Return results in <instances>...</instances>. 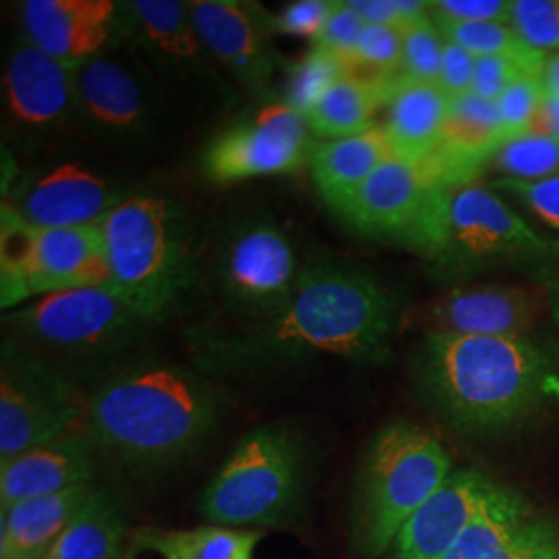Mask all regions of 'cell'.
Instances as JSON below:
<instances>
[{"label": "cell", "instance_id": "cell-1", "mask_svg": "<svg viewBox=\"0 0 559 559\" xmlns=\"http://www.w3.org/2000/svg\"><path fill=\"white\" fill-rule=\"evenodd\" d=\"M399 309L394 293L376 276L311 263L278 309L201 338L198 362L210 373H258L325 357L380 362L390 355Z\"/></svg>", "mask_w": 559, "mask_h": 559}, {"label": "cell", "instance_id": "cell-2", "mask_svg": "<svg viewBox=\"0 0 559 559\" xmlns=\"http://www.w3.org/2000/svg\"><path fill=\"white\" fill-rule=\"evenodd\" d=\"M420 394L454 429L500 433L559 404V367L528 336L429 332L415 357Z\"/></svg>", "mask_w": 559, "mask_h": 559}, {"label": "cell", "instance_id": "cell-3", "mask_svg": "<svg viewBox=\"0 0 559 559\" xmlns=\"http://www.w3.org/2000/svg\"><path fill=\"white\" fill-rule=\"evenodd\" d=\"M224 413L221 388L180 365L143 362L104 381L85 402L94 445L133 466H166L189 456Z\"/></svg>", "mask_w": 559, "mask_h": 559}, {"label": "cell", "instance_id": "cell-4", "mask_svg": "<svg viewBox=\"0 0 559 559\" xmlns=\"http://www.w3.org/2000/svg\"><path fill=\"white\" fill-rule=\"evenodd\" d=\"M110 284L145 320L173 309L198 274L189 226L173 201L133 195L100 222Z\"/></svg>", "mask_w": 559, "mask_h": 559}, {"label": "cell", "instance_id": "cell-5", "mask_svg": "<svg viewBox=\"0 0 559 559\" xmlns=\"http://www.w3.org/2000/svg\"><path fill=\"white\" fill-rule=\"evenodd\" d=\"M443 278L500 265L559 261V239L524 221L500 193L480 185L452 187L415 247Z\"/></svg>", "mask_w": 559, "mask_h": 559}, {"label": "cell", "instance_id": "cell-6", "mask_svg": "<svg viewBox=\"0 0 559 559\" xmlns=\"http://www.w3.org/2000/svg\"><path fill=\"white\" fill-rule=\"evenodd\" d=\"M307 489V452L299 436L267 425L240 440L201 496L205 519L226 528L278 526L300 510Z\"/></svg>", "mask_w": 559, "mask_h": 559}, {"label": "cell", "instance_id": "cell-7", "mask_svg": "<svg viewBox=\"0 0 559 559\" xmlns=\"http://www.w3.org/2000/svg\"><path fill=\"white\" fill-rule=\"evenodd\" d=\"M452 475V459L436 436L392 423L373 438L359 473L357 540L367 556L392 549L404 522Z\"/></svg>", "mask_w": 559, "mask_h": 559}, {"label": "cell", "instance_id": "cell-8", "mask_svg": "<svg viewBox=\"0 0 559 559\" xmlns=\"http://www.w3.org/2000/svg\"><path fill=\"white\" fill-rule=\"evenodd\" d=\"M110 282L100 224L41 228L2 205L0 305L20 307L34 297L100 286Z\"/></svg>", "mask_w": 559, "mask_h": 559}, {"label": "cell", "instance_id": "cell-9", "mask_svg": "<svg viewBox=\"0 0 559 559\" xmlns=\"http://www.w3.org/2000/svg\"><path fill=\"white\" fill-rule=\"evenodd\" d=\"M85 419L80 392L40 357L15 342L2 346L0 464L75 433Z\"/></svg>", "mask_w": 559, "mask_h": 559}, {"label": "cell", "instance_id": "cell-10", "mask_svg": "<svg viewBox=\"0 0 559 559\" xmlns=\"http://www.w3.org/2000/svg\"><path fill=\"white\" fill-rule=\"evenodd\" d=\"M4 321L21 338L41 348L98 355L122 346L147 320L108 282L44 297L11 311Z\"/></svg>", "mask_w": 559, "mask_h": 559}, {"label": "cell", "instance_id": "cell-11", "mask_svg": "<svg viewBox=\"0 0 559 559\" xmlns=\"http://www.w3.org/2000/svg\"><path fill=\"white\" fill-rule=\"evenodd\" d=\"M313 145L307 119L286 102H272L210 141L201 164L221 185L290 175L309 166Z\"/></svg>", "mask_w": 559, "mask_h": 559}, {"label": "cell", "instance_id": "cell-12", "mask_svg": "<svg viewBox=\"0 0 559 559\" xmlns=\"http://www.w3.org/2000/svg\"><path fill=\"white\" fill-rule=\"evenodd\" d=\"M305 267L293 240L276 224H240L224 242L218 260L222 293L237 307L261 318L295 293Z\"/></svg>", "mask_w": 559, "mask_h": 559}, {"label": "cell", "instance_id": "cell-13", "mask_svg": "<svg viewBox=\"0 0 559 559\" xmlns=\"http://www.w3.org/2000/svg\"><path fill=\"white\" fill-rule=\"evenodd\" d=\"M454 187L436 158H390L338 210L340 218L365 235L402 240L419 230L441 189Z\"/></svg>", "mask_w": 559, "mask_h": 559}, {"label": "cell", "instance_id": "cell-14", "mask_svg": "<svg viewBox=\"0 0 559 559\" xmlns=\"http://www.w3.org/2000/svg\"><path fill=\"white\" fill-rule=\"evenodd\" d=\"M127 195L81 162H64L27 182L7 207L41 228L98 226Z\"/></svg>", "mask_w": 559, "mask_h": 559}, {"label": "cell", "instance_id": "cell-15", "mask_svg": "<svg viewBox=\"0 0 559 559\" xmlns=\"http://www.w3.org/2000/svg\"><path fill=\"white\" fill-rule=\"evenodd\" d=\"M187 7L205 50L249 92L265 96L276 71L265 44L270 20L237 0H193Z\"/></svg>", "mask_w": 559, "mask_h": 559}, {"label": "cell", "instance_id": "cell-16", "mask_svg": "<svg viewBox=\"0 0 559 559\" xmlns=\"http://www.w3.org/2000/svg\"><path fill=\"white\" fill-rule=\"evenodd\" d=\"M493 480L460 468L404 522L392 543V559H443L479 512Z\"/></svg>", "mask_w": 559, "mask_h": 559}, {"label": "cell", "instance_id": "cell-17", "mask_svg": "<svg viewBox=\"0 0 559 559\" xmlns=\"http://www.w3.org/2000/svg\"><path fill=\"white\" fill-rule=\"evenodd\" d=\"M27 40L46 55L78 67L110 41L119 9L110 0H27L21 7Z\"/></svg>", "mask_w": 559, "mask_h": 559}, {"label": "cell", "instance_id": "cell-18", "mask_svg": "<svg viewBox=\"0 0 559 559\" xmlns=\"http://www.w3.org/2000/svg\"><path fill=\"white\" fill-rule=\"evenodd\" d=\"M96 475L94 441L71 433L0 464V512L20 501L55 496L92 483Z\"/></svg>", "mask_w": 559, "mask_h": 559}, {"label": "cell", "instance_id": "cell-19", "mask_svg": "<svg viewBox=\"0 0 559 559\" xmlns=\"http://www.w3.org/2000/svg\"><path fill=\"white\" fill-rule=\"evenodd\" d=\"M540 302L519 286L456 288L433 307L431 332L460 336H526L539 316Z\"/></svg>", "mask_w": 559, "mask_h": 559}, {"label": "cell", "instance_id": "cell-20", "mask_svg": "<svg viewBox=\"0 0 559 559\" xmlns=\"http://www.w3.org/2000/svg\"><path fill=\"white\" fill-rule=\"evenodd\" d=\"M73 69L46 55L34 41L20 44L4 71V98L11 119L29 129L59 122L75 104Z\"/></svg>", "mask_w": 559, "mask_h": 559}, {"label": "cell", "instance_id": "cell-21", "mask_svg": "<svg viewBox=\"0 0 559 559\" xmlns=\"http://www.w3.org/2000/svg\"><path fill=\"white\" fill-rule=\"evenodd\" d=\"M75 106L106 131L133 133L147 120L145 90L120 60L94 57L73 69Z\"/></svg>", "mask_w": 559, "mask_h": 559}, {"label": "cell", "instance_id": "cell-22", "mask_svg": "<svg viewBox=\"0 0 559 559\" xmlns=\"http://www.w3.org/2000/svg\"><path fill=\"white\" fill-rule=\"evenodd\" d=\"M452 98L438 83L394 78L385 98V133L394 156L427 160L440 150Z\"/></svg>", "mask_w": 559, "mask_h": 559}, {"label": "cell", "instance_id": "cell-23", "mask_svg": "<svg viewBox=\"0 0 559 559\" xmlns=\"http://www.w3.org/2000/svg\"><path fill=\"white\" fill-rule=\"evenodd\" d=\"M508 141L498 102L475 94L452 98L440 150L433 154L445 179L454 187L471 185L480 166Z\"/></svg>", "mask_w": 559, "mask_h": 559}, {"label": "cell", "instance_id": "cell-24", "mask_svg": "<svg viewBox=\"0 0 559 559\" xmlns=\"http://www.w3.org/2000/svg\"><path fill=\"white\" fill-rule=\"evenodd\" d=\"M98 489L87 483L55 496L20 501L0 512V559L48 554Z\"/></svg>", "mask_w": 559, "mask_h": 559}, {"label": "cell", "instance_id": "cell-25", "mask_svg": "<svg viewBox=\"0 0 559 559\" xmlns=\"http://www.w3.org/2000/svg\"><path fill=\"white\" fill-rule=\"evenodd\" d=\"M537 520L514 491L491 485L479 512L443 559H526Z\"/></svg>", "mask_w": 559, "mask_h": 559}, {"label": "cell", "instance_id": "cell-26", "mask_svg": "<svg viewBox=\"0 0 559 559\" xmlns=\"http://www.w3.org/2000/svg\"><path fill=\"white\" fill-rule=\"evenodd\" d=\"M390 158H394L390 138L383 127L376 124L359 135L316 143L309 170L321 198L338 212L360 185Z\"/></svg>", "mask_w": 559, "mask_h": 559}, {"label": "cell", "instance_id": "cell-27", "mask_svg": "<svg viewBox=\"0 0 559 559\" xmlns=\"http://www.w3.org/2000/svg\"><path fill=\"white\" fill-rule=\"evenodd\" d=\"M124 11L138 40L152 57L177 69L200 62L205 46L191 21L187 2L133 0L124 4Z\"/></svg>", "mask_w": 559, "mask_h": 559}, {"label": "cell", "instance_id": "cell-28", "mask_svg": "<svg viewBox=\"0 0 559 559\" xmlns=\"http://www.w3.org/2000/svg\"><path fill=\"white\" fill-rule=\"evenodd\" d=\"M392 80H376L348 73L334 83L316 108L307 115V124L323 141L359 135L376 127V115L385 106Z\"/></svg>", "mask_w": 559, "mask_h": 559}, {"label": "cell", "instance_id": "cell-29", "mask_svg": "<svg viewBox=\"0 0 559 559\" xmlns=\"http://www.w3.org/2000/svg\"><path fill=\"white\" fill-rule=\"evenodd\" d=\"M261 535L226 526H198L185 531L145 528L133 537V549L162 559H253Z\"/></svg>", "mask_w": 559, "mask_h": 559}, {"label": "cell", "instance_id": "cell-30", "mask_svg": "<svg viewBox=\"0 0 559 559\" xmlns=\"http://www.w3.org/2000/svg\"><path fill=\"white\" fill-rule=\"evenodd\" d=\"M127 524L119 506L98 489L67 526L48 559H119Z\"/></svg>", "mask_w": 559, "mask_h": 559}, {"label": "cell", "instance_id": "cell-31", "mask_svg": "<svg viewBox=\"0 0 559 559\" xmlns=\"http://www.w3.org/2000/svg\"><path fill=\"white\" fill-rule=\"evenodd\" d=\"M436 21V20H433ZM440 25L443 38L460 48L468 50L477 59L480 57H508L520 62L531 75L543 78L547 52L528 46L522 40L519 32L510 23H452V21H436Z\"/></svg>", "mask_w": 559, "mask_h": 559}, {"label": "cell", "instance_id": "cell-32", "mask_svg": "<svg viewBox=\"0 0 559 559\" xmlns=\"http://www.w3.org/2000/svg\"><path fill=\"white\" fill-rule=\"evenodd\" d=\"M489 162L501 180L556 179L559 177V140L537 131L526 133L506 141Z\"/></svg>", "mask_w": 559, "mask_h": 559}, {"label": "cell", "instance_id": "cell-33", "mask_svg": "<svg viewBox=\"0 0 559 559\" xmlns=\"http://www.w3.org/2000/svg\"><path fill=\"white\" fill-rule=\"evenodd\" d=\"M348 75V67L336 55L311 48L302 59L288 69L286 78V102L305 119L325 96V92Z\"/></svg>", "mask_w": 559, "mask_h": 559}, {"label": "cell", "instance_id": "cell-34", "mask_svg": "<svg viewBox=\"0 0 559 559\" xmlns=\"http://www.w3.org/2000/svg\"><path fill=\"white\" fill-rule=\"evenodd\" d=\"M448 40L433 17H425L404 32L400 78L419 83H440L441 60Z\"/></svg>", "mask_w": 559, "mask_h": 559}, {"label": "cell", "instance_id": "cell-35", "mask_svg": "<svg viewBox=\"0 0 559 559\" xmlns=\"http://www.w3.org/2000/svg\"><path fill=\"white\" fill-rule=\"evenodd\" d=\"M404 32L388 25H365L360 34L350 73H367L376 80H394L400 75Z\"/></svg>", "mask_w": 559, "mask_h": 559}, {"label": "cell", "instance_id": "cell-36", "mask_svg": "<svg viewBox=\"0 0 559 559\" xmlns=\"http://www.w3.org/2000/svg\"><path fill=\"white\" fill-rule=\"evenodd\" d=\"M510 25L540 52H559V0H512Z\"/></svg>", "mask_w": 559, "mask_h": 559}, {"label": "cell", "instance_id": "cell-37", "mask_svg": "<svg viewBox=\"0 0 559 559\" xmlns=\"http://www.w3.org/2000/svg\"><path fill=\"white\" fill-rule=\"evenodd\" d=\"M543 100H545V85H543V78L537 75H528L520 80L501 96L498 108H500L501 122L508 140L535 131Z\"/></svg>", "mask_w": 559, "mask_h": 559}, {"label": "cell", "instance_id": "cell-38", "mask_svg": "<svg viewBox=\"0 0 559 559\" xmlns=\"http://www.w3.org/2000/svg\"><path fill=\"white\" fill-rule=\"evenodd\" d=\"M338 0H297L282 9L276 17H270V29L288 36H300L313 41L323 25L332 17Z\"/></svg>", "mask_w": 559, "mask_h": 559}, {"label": "cell", "instance_id": "cell-39", "mask_svg": "<svg viewBox=\"0 0 559 559\" xmlns=\"http://www.w3.org/2000/svg\"><path fill=\"white\" fill-rule=\"evenodd\" d=\"M367 25H388L406 32L431 15V2L425 0H346Z\"/></svg>", "mask_w": 559, "mask_h": 559}, {"label": "cell", "instance_id": "cell-40", "mask_svg": "<svg viewBox=\"0 0 559 559\" xmlns=\"http://www.w3.org/2000/svg\"><path fill=\"white\" fill-rule=\"evenodd\" d=\"M365 25L367 23L348 7V2L340 0L332 17L323 25L320 36L313 40V48H321V50L336 55L340 60H344V64L348 67V73H350V62L355 57V50H357Z\"/></svg>", "mask_w": 559, "mask_h": 559}, {"label": "cell", "instance_id": "cell-41", "mask_svg": "<svg viewBox=\"0 0 559 559\" xmlns=\"http://www.w3.org/2000/svg\"><path fill=\"white\" fill-rule=\"evenodd\" d=\"M491 189L516 198L539 221L559 230V177L537 182L498 179L491 182Z\"/></svg>", "mask_w": 559, "mask_h": 559}, {"label": "cell", "instance_id": "cell-42", "mask_svg": "<svg viewBox=\"0 0 559 559\" xmlns=\"http://www.w3.org/2000/svg\"><path fill=\"white\" fill-rule=\"evenodd\" d=\"M528 75L531 73L516 60L508 57H480L475 67V81L471 94L479 96L483 100L498 102L514 83Z\"/></svg>", "mask_w": 559, "mask_h": 559}, {"label": "cell", "instance_id": "cell-43", "mask_svg": "<svg viewBox=\"0 0 559 559\" xmlns=\"http://www.w3.org/2000/svg\"><path fill=\"white\" fill-rule=\"evenodd\" d=\"M431 17L452 23H510L512 0H433Z\"/></svg>", "mask_w": 559, "mask_h": 559}, {"label": "cell", "instance_id": "cell-44", "mask_svg": "<svg viewBox=\"0 0 559 559\" xmlns=\"http://www.w3.org/2000/svg\"><path fill=\"white\" fill-rule=\"evenodd\" d=\"M477 57L456 44L448 41L441 60L440 85L450 98H460L473 92Z\"/></svg>", "mask_w": 559, "mask_h": 559}, {"label": "cell", "instance_id": "cell-45", "mask_svg": "<svg viewBox=\"0 0 559 559\" xmlns=\"http://www.w3.org/2000/svg\"><path fill=\"white\" fill-rule=\"evenodd\" d=\"M526 559H559L558 537L549 524L537 520Z\"/></svg>", "mask_w": 559, "mask_h": 559}, {"label": "cell", "instance_id": "cell-46", "mask_svg": "<svg viewBox=\"0 0 559 559\" xmlns=\"http://www.w3.org/2000/svg\"><path fill=\"white\" fill-rule=\"evenodd\" d=\"M535 131L559 140V100L554 98V96H549L547 92H545V100H543V106H540L539 120H537Z\"/></svg>", "mask_w": 559, "mask_h": 559}, {"label": "cell", "instance_id": "cell-47", "mask_svg": "<svg viewBox=\"0 0 559 559\" xmlns=\"http://www.w3.org/2000/svg\"><path fill=\"white\" fill-rule=\"evenodd\" d=\"M543 85L549 96L559 100V52L547 59L545 71H543Z\"/></svg>", "mask_w": 559, "mask_h": 559}, {"label": "cell", "instance_id": "cell-48", "mask_svg": "<svg viewBox=\"0 0 559 559\" xmlns=\"http://www.w3.org/2000/svg\"><path fill=\"white\" fill-rule=\"evenodd\" d=\"M554 311H556V320H558L559 323V290L558 297H556V305H554Z\"/></svg>", "mask_w": 559, "mask_h": 559}, {"label": "cell", "instance_id": "cell-49", "mask_svg": "<svg viewBox=\"0 0 559 559\" xmlns=\"http://www.w3.org/2000/svg\"><path fill=\"white\" fill-rule=\"evenodd\" d=\"M25 559H48V554H44V556H34V558H25Z\"/></svg>", "mask_w": 559, "mask_h": 559}]
</instances>
